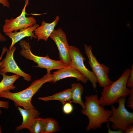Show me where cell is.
Returning a JSON list of instances; mask_svg holds the SVG:
<instances>
[{
	"instance_id": "cell-1",
	"label": "cell",
	"mask_w": 133,
	"mask_h": 133,
	"mask_svg": "<svg viewBox=\"0 0 133 133\" xmlns=\"http://www.w3.org/2000/svg\"><path fill=\"white\" fill-rule=\"evenodd\" d=\"M85 99V108L81 112L87 117L89 121L86 131L101 128L103 123L108 122L112 114L111 110L105 109L100 104L97 94L86 96Z\"/></svg>"
},
{
	"instance_id": "cell-2",
	"label": "cell",
	"mask_w": 133,
	"mask_h": 133,
	"mask_svg": "<svg viewBox=\"0 0 133 133\" xmlns=\"http://www.w3.org/2000/svg\"><path fill=\"white\" fill-rule=\"evenodd\" d=\"M52 74L47 73L41 78L33 82L28 88L21 91L12 93L8 90L0 93V97L9 99L13 101L17 107H22L24 109L35 108L31 102L33 96L45 83H50Z\"/></svg>"
},
{
	"instance_id": "cell-3",
	"label": "cell",
	"mask_w": 133,
	"mask_h": 133,
	"mask_svg": "<svg viewBox=\"0 0 133 133\" xmlns=\"http://www.w3.org/2000/svg\"><path fill=\"white\" fill-rule=\"evenodd\" d=\"M131 71L129 68L126 69L119 79L109 86L104 88L99 99L100 105L103 106L111 105L118 102L120 98L129 95L130 89L127 87L126 84Z\"/></svg>"
},
{
	"instance_id": "cell-4",
	"label": "cell",
	"mask_w": 133,
	"mask_h": 133,
	"mask_svg": "<svg viewBox=\"0 0 133 133\" xmlns=\"http://www.w3.org/2000/svg\"><path fill=\"white\" fill-rule=\"evenodd\" d=\"M19 44L21 48L20 51V55L37 64V66L33 67L45 69L47 73H50V71L53 70H58L67 66L60 60L50 58L48 55L45 57H42L33 54L31 50L29 43L26 40H21Z\"/></svg>"
},
{
	"instance_id": "cell-5",
	"label": "cell",
	"mask_w": 133,
	"mask_h": 133,
	"mask_svg": "<svg viewBox=\"0 0 133 133\" xmlns=\"http://www.w3.org/2000/svg\"><path fill=\"white\" fill-rule=\"evenodd\" d=\"M126 97H121L118 99L117 108L111 105L112 114L108 120V122L112 123L111 127L113 130H121L123 133L133 124V112L126 109Z\"/></svg>"
},
{
	"instance_id": "cell-6",
	"label": "cell",
	"mask_w": 133,
	"mask_h": 133,
	"mask_svg": "<svg viewBox=\"0 0 133 133\" xmlns=\"http://www.w3.org/2000/svg\"><path fill=\"white\" fill-rule=\"evenodd\" d=\"M85 52L89 60L88 63L92 71L97 78L100 86L105 88L111 85L113 82L109 78V69L103 64L100 63L92 51V46L84 45Z\"/></svg>"
},
{
	"instance_id": "cell-7",
	"label": "cell",
	"mask_w": 133,
	"mask_h": 133,
	"mask_svg": "<svg viewBox=\"0 0 133 133\" xmlns=\"http://www.w3.org/2000/svg\"><path fill=\"white\" fill-rule=\"evenodd\" d=\"M69 53L71 61V66L87 78L95 89L98 82L97 78L93 72L89 70L85 66L84 62L86 59L80 50L74 46H70Z\"/></svg>"
},
{
	"instance_id": "cell-8",
	"label": "cell",
	"mask_w": 133,
	"mask_h": 133,
	"mask_svg": "<svg viewBox=\"0 0 133 133\" xmlns=\"http://www.w3.org/2000/svg\"><path fill=\"white\" fill-rule=\"evenodd\" d=\"M29 0H25V4L21 14L14 19H6L3 27V31L4 33L17 32L18 30L32 26L36 24V21L33 17H26V8L29 3Z\"/></svg>"
},
{
	"instance_id": "cell-9",
	"label": "cell",
	"mask_w": 133,
	"mask_h": 133,
	"mask_svg": "<svg viewBox=\"0 0 133 133\" xmlns=\"http://www.w3.org/2000/svg\"><path fill=\"white\" fill-rule=\"evenodd\" d=\"M55 42L59 51L60 60L67 66L71 65V59L69 53L70 46L66 35L63 29L59 28L54 30L50 36Z\"/></svg>"
},
{
	"instance_id": "cell-10",
	"label": "cell",
	"mask_w": 133,
	"mask_h": 133,
	"mask_svg": "<svg viewBox=\"0 0 133 133\" xmlns=\"http://www.w3.org/2000/svg\"><path fill=\"white\" fill-rule=\"evenodd\" d=\"M16 48L14 46L11 49H7L6 50V57L2 60V63L0 67V74L12 73L22 77L26 81H30L31 80V75L21 70L14 58L13 54Z\"/></svg>"
},
{
	"instance_id": "cell-11",
	"label": "cell",
	"mask_w": 133,
	"mask_h": 133,
	"mask_svg": "<svg viewBox=\"0 0 133 133\" xmlns=\"http://www.w3.org/2000/svg\"><path fill=\"white\" fill-rule=\"evenodd\" d=\"M71 77L75 78L78 81H81L84 83H87L88 80L82 74L70 66L54 72L50 83H55L60 80Z\"/></svg>"
},
{
	"instance_id": "cell-12",
	"label": "cell",
	"mask_w": 133,
	"mask_h": 133,
	"mask_svg": "<svg viewBox=\"0 0 133 133\" xmlns=\"http://www.w3.org/2000/svg\"><path fill=\"white\" fill-rule=\"evenodd\" d=\"M39 26V25L38 24H36L32 26L21 29L19 32L4 33L12 40L9 49H11L16 43L20 41L25 37H30L31 39L33 38L37 39V37L35 34L34 31Z\"/></svg>"
},
{
	"instance_id": "cell-13",
	"label": "cell",
	"mask_w": 133,
	"mask_h": 133,
	"mask_svg": "<svg viewBox=\"0 0 133 133\" xmlns=\"http://www.w3.org/2000/svg\"><path fill=\"white\" fill-rule=\"evenodd\" d=\"M22 117V122L21 125L17 126L15 128L16 131H18L24 129H28L34 120L35 118L40 114L39 111L35 109H22L20 107H17Z\"/></svg>"
},
{
	"instance_id": "cell-14",
	"label": "cell",
	"mask_w": 133,
	"mask_h": 133,
	"mask_svg": "<svg viewBox=\"0 0 133 133\" xmlns=\"http://www.w3.org/2000/svg\"><path fill=\"white\" fill-rule=\"evenodd\" d=\"M60 19L58 16H56L55 20L50 23H47L43 20L41 25L34 31L35 34L37 36V41L40 40L47 41L50 35L54 30V28Z\"/></svg>"
},
{
	"instance_id": "cell-15",
	"label": "cell",
	"mask_w": 133,
	"mask_h": 133,
	"mask_svg": "<svg viewBox=\"0 0 133 133\" xmlns=\"http://www.w3.org/2000/svg\"><path fill=\"white\" fill-rule=\"evenodd\" d=\"M38 99L45 101L57 100L60 101L62 105H63L65 103L71 100V88H68L52 95L39 97Z\"/></svg>"
},
{
	"instance_id": "cell-16",
	"label": "cell",
	"mask_w": 133,
	"mask_h": 133,
	"mask_svg": "<svg viewBox=\"0 0 133 133\" xmlns=\"http://www.w3.org/2000/svg\"><path fill=\"white\" fill-rule=\"evenodd\" d=\"M72 102L79 104L82 109L85 107V103L82 101L81 96L83 93L84 89L79 83H75L71 85Z\"/></svg>"
},
{
	"instance_id": "cell-17",
	"label": "cell",
	"mask_w": 133,
	"mask_h": 133,
	"mask_svg": "<svg viewBox=\"0 0 133 133\" xmlns=\"http://www.w3.org/2000/svg\"><path fill=\"white\" fill-rule=\"evenodd\" d=\"M1 75L2 76V79L0 82V93L7 90H13L16 88L14 83L20 78V76L16 74L10 76L5 74Z\"/></svg>"
},
{
	"instance_id": "cell-18",
	"label": "cell",
	"mask_w": 133,
	"mask_h": 133,
	"mask_svg": "<svg viewBox=\"0 0 133 133\" xmlns=\"http://www.w3.org/2000/svg\"><path fill=\"white\" fill-rule=\"evenodd\" d=\"M42 133H52L60 130L58 122L51 118H45Z\"/></svg>"
},
{
	"instance_id": "cell-19",
	"label": "cell",
	"mask_w": 133,
	"mask_h": 133,
	"mask_svg": "<svg viewBox=\"0 0 133 133\" xmlns=\"http://www.w3.org/2000/svg\"><path fill=\"white\" fill-rule=\"evenodd\" d=\"M45 119L36 117L28 129L31 133H42L43 127Z\"/></svg>"
},
{
	"instance_id": "cell-20",
	"label": "cell",
	"mask_w": 133,
	"mask_h": 133,
	"mask_svg": "<svg viewBox=\"0 0 133 133\" xmlns=\"http://www.w3.org/2000/svg\"><path fill=\"white\" fill-rule=\"evenodd\" d=\"M63 105L62 110L64 113L69 114L72 112L73 108V105L70 102H67Z\"/></svg>"
},
{
	"instance_id": "cell-21",
	"label": "cell",
	"mask_w": 133,
	"mask_h": 133,
	"mask_svg": "<svg viewBox=\"0 0 133 133\" xmlns=\"http://www.w3.org/2000/svg\"><path fill=\"white\" fill-rule=\"evenodd\" d=\"M131 71L130 75L126 83V86L130 89L133 88V65L131 67Z\"/></svg>"
},
{
	"instance_id": "cell-22",
	"label": "cell",
	"mask_w": 133,
	"mask_h": 133,
	"mask_svg": "<svg viewBox=\"0 0 133 133\" xmlns=\"http://www.w3.org/2000/svg\"><path fill=\"white\" fill-rule=\"evenodd\" d=\"M129 97L126 102L127 106L130 108L133 109V88L130 89L129 94Z\"/></svg>"
},
{
	"instance_id": "cell-23",
	"label": "cell",
	"mask_w": 133,
	"mask_h": 133,
	"mask_svg": "<svg viewBox=\"0 0 133 133\" xmlns=\"http://www.w3.org/2000/svg\"><path fill=\"white\" fill-rule=\"evenodd\" d=\"M107 125V126L108 128V133H123V132L120 130H111L110 127V123L109 122H108Z\"/></svg>"
},
{
	"instance_id": "cell-24",
	"label": "cell",
	"mask_w": 133,
	"mask_h": 133,
	"mask_svg": "<svg viewBox=\"0 0 133 133\" xmlns=\"http://www.w3.org/2000/svg\"><path fill=\"white\" fill-rule=\"evenodd\" d=\"M9 103L7 101H0V107L8 109L9 108Z\"/></svg>"
},
{
	"instance_id": "cell-25",
	"label": "cell",
	"mask_w": 133,
	"mask_h": 133,
	"mask_svg": "<svg viewBox=\"0 0 133 133\" xmlns=\"http://www.w3.org/2000/svg\"><path fill=\"white\" fill-rule=\"evenodd\" d=\"M0 4H2L3 6L10 8L9 3L8 0H0Z\"/></svg>"
},
{
	"instance_id": "cell-26",
	"label": "cell",
	"mask_w": 133,
	"mask_h": 133,
	"mask_svg": "<svg viewBox=\"0 0 133 133\" xmlns=\"http://www.w3.org/2000/svg\"><path fill=\"white\" fill-rule=\"evenodd\" d=\"M7 49V48L6 47V46L4 47L3 48L2 53L0 57V67L1 66V65H2V64L3 62V60L1 61V59L4 54V53L5 52H6V51Z\"/></svg>"
},
{
	"instance_id": "cell-27",
	"label": "cell",
	"mask_w": 133,
	"mask_h": 133,
	"mask_svg": "<svg viewBox=\"0 0 133 133\" xmlns=\"http://www.w3.org/2000/svg\"><path fill=\"white\" fill-rule=\"evenodd\" d=\"M133 125L130 126L126 130L125 133H132L133 132Z\"/></svg>"
},
{
	"instance_id": "cell-28",
	"label": "cell",
	"mask_w": 133,
	"mask_h": 133,
	"mask_svg": "<svg viewBox=\"0 0 133 133\" xmlns=\"http://www.w3.org/2000/svg\"><path fill=\"white\" fill-rule=\"evenodd\" d=\"M6 39L1 33L0 29V42H4L5 41Z\"/></svg>"
},
{
	"instance_id": "cell-29",
	"label": "cell",
	"mask_w": 133,
	"mask_h": 133,
	"mask_svg": "<svg viewBox=\"0 0 133 133\" xmlns=\"http://www.w3.org/2000/svg\"><path fill=\"white\" fill-rule=\"evenodd\" d=\"M2 133V130H1V125L0 124V133Z\"/></svg>"
},
{
	"instance_id": "cell-30",
	"label": "cell",
	"mask_w": 133,
	"mask_h": 133,
	"mask_svg": "<svg viewBox=\"0 0 133 133\" xmlns=\"http://www.w3.org/2000/svg\"><path fill=\"white\" fill-rule=\"evenodd\" d=\"M0 108H1L0 107V115L2 113V111H1V110Z\"/></svg>"
},
{
	"instance_id": "cell-31",
	"label": "cell",
	"mask_w": 133,
	"mask_h": 133,
	"mask_svg": "<svg viewBox=\"0 0 133 133\" xmlns=\"http://www.w3.org/2000/svg\"></svg>"
}]
</instances>
